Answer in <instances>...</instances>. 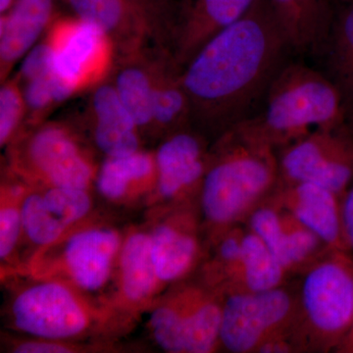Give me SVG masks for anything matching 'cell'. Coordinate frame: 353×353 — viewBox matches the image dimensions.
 I'll use <instances>...</instances> for the list:
<instances>
[{
  "instance_id": "cell-1",
  "label": "cell",
  "mask_w": 353,
  "mask_h": 353,
  "mask_svg": "<svg viewBox=\"0 0 353 353\" xmlns=\"http://www.w3.org/2000/svg\"><path fill=\"white\" fill-rule=\"evenodd\" d=\"M292 50L268 0H256L181 71L190 126L223 134L254 117Z\"/></svg>"
},
{
  "instance_id": "cell-2",
  "label": "cell",
  "mask_w": 353,
  "mask_h": 353,
  "mask_svg": "<svg viewBox=\"0 0 353 353\" xmlns=\"http://www.w3.org/2000/svg\"><path fill=\"white\" fill-rule=\"evenodd\" d=\"M279 182L276 150L234 127L217 139L209 154L201 188L204 219L224 233L248 220Z\"/></svg>"
},
{
  "instance_id": "cell-3",
  "label": "cell",
  "mask_w": 353,
  "mask_h": 353,
  "mask_svg": "<svg viewBox=\"0 0 353 353\" xmlns=\"http://www.w3.org/2000/svg\"><path fill=\"white\" fill-rule=\"evenodd\" d=\"M347 113L328 76L306 65L287 64L272 82L259 113L236 128L276 150L315 130L343 127Z\"/></svg>"
},
{
  "instance_id": "cell-4",
  "label": "cell",
  "mask_w": 353,
  "mask_h": 353,
  "mask_svg": "<svg viewBox=\"0 0 353 353\" xmlns=\"http://www.w3.org/2000/svg\"><path fill=\"white\" fill-rule=\"evenodd\" d=\"M303 273L292 331L296 352H334L353 319V252L329 248Z\"/></svg>"
},
{
  "instance_id": "cell-5",
  "label": "cell",
  "mask_w": 353,
  "mask_h": 353,
  "mask_svg": "<svg viewBox=\"0 0 353 353\" xmlns=\"http://www.w3.org/2000/svg\"><path fill=\"white\" fill-rule=\"evenodd\" d=\"M14 171L46 188L88 190L97 170L75 131L59 122L34 125L14 146Z\"/></svg>"
},
{
  "instance_id": "cell-6",
  "label": "cell",
  "mask_w": 353,
  "mask_h": 353,
  "mask_svg": "<svg viewBox=\"0 0 353 353\" xmlns=\"http://www.w3.org/2000/svg\"><path fill=\"white\" fill-rule=\"evenodd\" d=\"M299 313V292L284 285L224 296L220 347L233 353H259L274 339L290 336Z\"/></svg>"
},
{
  "instance_id": "cell-7",
  "label": "cell",
  "mask_w": 353,
  "mask_h": 353,
  "mask_svg": "<svg viewBox=\"0 0 353 353\" xmlns=\"http://www.w3.org/2000/svg\"><path fill=\"white\" fill-rule=\"evenodd\" d=\"M224 296L208 285H187L154 309V341L171 353H210L220 347Z\"/></svg>"
},
{
  "instance_id": "cell-8",
  "label": "cell",
  "mask_w": 353,
  "mask_h": 353,
  "mask_svg": "<svg viewBox=\"0 0 353 353\" xmlns=\"http://www.w3.org/2000/svg\"><path fill=\"white\" fill-rule=\"evenodd\" d=\"M10 315L19 331L51 341L82 336L97 317L76 287L55 279H43L21 290L14 296Z\"/></svg>"
},
{
  "instance_id": "cell-9",
  "label": "cell",
  "mask_w": 353,
  "mask_h": 353,
  "mask_svg": "<svg viewBox=\"0 0 353 353\" xmlns=\"http://www.w3.org/2000/svg\"><path fill=\"white\" fill-rule=\"evenodd\" d=\"M50 46L58 80L72 95L94 88L115 66L117 50L101 28L77 17H59L48 27Z\"/></svg>"
},
{
  "instance_id": "cell-10",
  "label": "cell",
  "mask_w": 353,
  "mask_h": 353,
  "mask_svg": "<svg viewBox=\"0 0 353 353\" xmlns=\"http://www.w3.org/2000/svg\"><path fill=\"white\" fill-rule=\"evenodd\" d=\"M280 182L312 183L343 197L353 180V137L343 127L315 130L282 148Z\"/></svg>"
},
{
  "instance_id": "cell-11",
  "label": "cell",
  "mask_w": 353,
  "mask_h": 353,
  "mask_svg": "<svg viewBox=\"0 0 353 353\" xmlns=\"http://www.w3.org/2000/svg\"><path fill=\"white\" fill-rule=\"evenodd\" d=\"M256 0H178L161 50L182 71L209 39L243 17Z\"/></svg>"
},
{
  "instance_id": "cell-12",
  "label": "cell",
  "mask_w": 353,
  "mask_h": 353,
  "mask_svg": "<svg viewBox=\"0 0 353 353\" xmlns=\"http://www.w3.org/2000/svg\"><path fill=\"white\" fill-rule=\"evenodd\" d=\"M246 222L288 274L303 273L329 250L314 232L270 196L252 211Z\"/></svg>"
},
{
  "instance_id": "cell-13",
  "label": "cell",
  "mask_w": 353,
  "mask_h": 353,
  "mask_svg": "<svg viewBox=\"0 0 353 353\" xmlns=\"http://www.w3.org/2000/svg\"><path fill=\"white\" fill-rule=\"evenodd\" d=\"M122 243L120 234L109 228L77 232L62 246L60 270L77 289L97 292L108 284Z\"/></svg>"
},
{
  "instance_id": "cell-14",
  "label": "cell",
  "mask_w": 353,
  "mask_h": 353,
  "mask_svg": "<svg viewBox=\"0 0 353 353\" xmlns=\"http://www.w3.org/2000/svg\"><path fill=\"white\" fill-rule=\"evenodd\" d=\"M209 154L204 137L192 126L168 134L155 153L160 196L178 199L201 190Z\"/></svg>"
},
{
  "instance_id": "cell-15",
  "label": "cell",
  "mask_w": 353,
  "mask_h": 353,
  "mask_svg": "<svg viewBox=\"0 0 353 353\" xmlns=\"http://www.w3.org/2000/svg\"><path fill=\"white\" fill-rule=\"evenodd\" d=\"M270 199L314 232L327 248L350 250L343 228L341 197L312 183L279 182Z\"/></svg>"
},
{
  "instance_id": "cell-16",
  "label": "cell",
  "mask_w": 353,
  "mask_h": 353,
  "mask_svg": "<svg viewBox=\"0 0 353 353\" xmlns=\"http://www.w3.org/2000/svg\"><path fill=\"white\" fill-rule=\"evenodd\" d=\"M77 17L92 23L112 39L118 54L145 48L153 41L150 18L134 0H66Z\"/></svg>"
},
{
  "instance_id": "cell-17",
  "label": "cell",
  "mask_w": 353,
  "mask_h": 353,
  "mask_svg": "<svg viewBox=\"0 0 353 353\" xmlns=\"http://www.w3.org/2000/svg\"><path fill=\"white\" fill-rule=\"evenodd\" d=\"M87 112L95 145L106 157H127L139 152L141 132L112 83L94 88Z\"/></svg>"
},
{
  "instance_id": "cell-18",
  "label": "cell",
  "mask_w": 353,
  "mask_h": 353,
  "mask_svg": "<svg viewBox=\"0 0 353 353\" xmlns=\"http://www.w3.org/2000/svg\"><path fill=\"white\" fill-rule=\"evenodd\" d=\"M143 48L118 54L113 69V85L118 97L131 114L141 134H152L154 94V52Z\"/></svg>"
},
{
  "instance_id": "cell-19",
  "label": "cell",
  "mask_w": 353,
  "mask_h": 353,
  "mask_svg": "<svg viewBox=\"0 0 353 353\" xmlns=\"http://www.w3.org/2000/svg\"><path fill=\"white\" fill-rule=\"evenodd\" d=\"M288 275L268 246L246 228L240 255L220 274L218 289L223 296L263 292L285 285Z\"/></svg>"
},
{
  "instance_id": "cell-20",
  "label": "cell",
  "mask_w": 353,
  "mask_h": 353,
  "mask_svg": "<svg viewBox=\"0 0 353 353\" xmlns=\"http://www.w3.org/2000/svg\"><path fill=\"white\" fill-rule=\"evenodd\" d=\"M54 0H16L0 18V80L6 82L14 65L24 57L52 22Z\"/></svg>"
},
{
  "instance_id": "cell-21",
  "label": "cell",
  "mask_w": 353,
  "mask_h": 353,
  "mask_svg": "<svg viewBox=\"0 0 353 353\" xmlns=\"http://www.w3.org/2000/svg\"><path fill=\"white\" fill-rule=\"evenodd\" d=\"M290 48L320 50L334 14V0H268Z\"/></svg>"
},
{
  "instance_id": "cell-22",
  "label": "cell",
  "mask_w": 353,
  "mask_h": 353,
  "mask_svg": "<svg viewBox=\"0 0 353 353\" xmlns=\"http://www.w3.org/2000/svg\"><path fill=\"white\" fill-rule=\"evenodd\" d=\"M185 216L162 223L150 234L153 262L161 285L187 275L199 256L194 223Z\"/></svg>"
},
{
  "instance_id": "cell-23",
  "label": "cell",
  "mask_w": 353,
  "mask_h": 353,
  "mask_svg": "<svg viewBox=\"0 0 353 353\" xmlns=\"http://www.w3.org/2000/svg\"><path fill=\"white\" fill-rule=\"evenodd\" d=\"M190 126V103L181 80V70L159 50L155 57L152 134L168 136Z\"/></svg>"
},
{
  "instance_id": "cell-24",
  "label": "cell",
  "mask_w": 353,
  "mask_h": 353,
  "mask_svg": "<svg viewBox=\"0 0 353 353\" xmlns=\"http://www.w3.org/2000/svg\"><path fill=\"white\" fill-rule=\"evenodd\" d=\"M157 157L139 152L123 157H106L97 170V190L109 201H122L132 192L157 185Z\"/></svg>"
},
{
  "instance_id": "cell-25",
  "label": "cell",
  "mask_w": 353,
  "mask_h": 353,
  "mask_svg": "<svg viewBox=\"0 0 353 353\" xmlns=\"http://www.w3.org/2000/svg\"><path fill=\"white\" fill-rule=\"evenodd\" d=\"M120 289L127 303H145L160 287L150 234L136 232L123 241L119 253Z\"/></svg>"
},
{
  "instance_id": "cell-26",
  "label": "cell",
  "mask_w": 353,
  "mask_h": 353,
  "mask_svg": "<svg viewBox=\"0 0 353 353\" xmlns=\"http://www.w3.org/2000/svg\"><path fill=\"white\" fill-rule=\"evenodd\" d=\"M323 46L328 77L340 90L347 110L353 109V0H345L334 10Z\"/></svg>"
},
{
  "instance_id": "cell-27",
  "label": "cell",
  "mask_w": 353,
  "mask_h": 353,
  "mask_svg": "<svg viewBox=\"0 0 353 353\" xmlns=\"http://www.w3.org/2000/svg\"><path fill=\"white\" fill-rule=\"evenodd\" d=\"M23 232L39 246L55 245L68 227L46 208L41 192H26L22 204Z\"/></svg>"
},
{
  "instance_id": "cell-28",
  "label": "cell",
  "mask_w": 353,
  "mask_h": 353,
  "mask_svg": "<svg viewBox=\"0 0 353 353\" xmlns=\"http://www.w3.org/2000/svg\"><path fill=\"white\" fill-rule=\"evenodd\" d=\"M27 190L22 185L4 187L1 192L0 208V257L6 260L10 256L19 241L23 231L21 204Z\"/></svg>"
},
{
  "instance_id": "cell-29",
  "label": "cell",
  "mask_w": 353,
  "mask_h": 353,
  "mask_svg": "<svg viewBox=\"0 0 353 353\" xmlns=\"http://www.w3.org/2000/svg\"><path fill=\"white\" fill-rule=\"evenodd\" d=\"M41 194L46 208L68 228L85 217L92 208L87 190L46 188Z\"/></svg>"
},
{
  "instance_id": "cell-30",
  "label": "cell",
  "mask_w": 353,
  "mask_h": 353,
  "mask_svg": "<svg viewBox=\"0 0 353 353\" xmlns=\"http://www.w3.org/2000/svg\"><path fill=\"white\" fill-rule=\"evenodd\" d=\"M0 90V145H7L26 119V104L17 78L7 79Z\"/></svg>"
},
{
  "instance_id": "cell-31",
  "label": "cell",
  "mask_w": 353,
  "mask_h": 353,
  "mask_svg": "<svg viewBox=\"0 0 353 353\" xmlns=\"http://www.w3.org/2000/svg\"><path fill=\"white\" fill-rule=\"evenodd\" d=\"M150 18L153 29V41L157 46L163 43L168 26L178 0H134Z\"/></svg>"
},
{
  "instance_id": "cell-32",
  "label": "cell",
  "mask_w": 353,
  "mask_h": 353,
  "mask_svg": "<svg viewBox=\"0 0 353 353\" xmlns=\"http://www.w3.org/2000/svg\"><path fill=\"white\" fill-rule=\"evenodd\" d=\"M18 353H63L76 352V348L65 343L64 341H51L37 339L36 341H25L14 347Z\"/></svg>"
},
{
  "instance_id": "cell-33",
  "label": "cell",
  "mask_w": 353,
  "mask_h": 353,
  "mask_svg": "<svg viewBox=\"0 0 353 353\" xmlns=\"http://www.w3.org/2000/svg\"><path fill=\"white\" fill-rule=\"evenodd\" d=\"M341 211L345 236L348 245L353 252V180L347 192L341 197Z\"/></svg>"
},
{
  "instance_id": "cell-34",
  "label": "cell",
  "mask_w": 353,
  "mask_h": 353,
  "mask_svg": "<svg viewBox=\"0 0 353 353\" xmlns=\"http://www.w3.org/2000/svg\"><path fill=\"white\" fill-rule=\"evenodd\" d=\"M336 353H353V319L350 328L348 330L345 338L336 347Z\"/></svg>"
},
{
  "instance_id": "cell-35",
  "label": "cell",
  "mask_w": 353,
  "mask_h": 353,
  "mask_svg": "<svg viewBox=\"0 0 353 353\" xmlns=\"http://www.w3.org/2000/svg\"><path fill=\"white\" fill-rule=\"evenodd\" d=\"M15 1L16 0H0V12L1 14L6 13L13 6Z\"/></svg>"
},
{
  "instance_id": "cell-36",
  "label": "cell",
  "mask_w": 353,
  "mask_h": 353,
  "mask_svg": "<svg viewBox=\"0 0 353 353\" xmlns=\"http://www.w3.org/2000/svg\"><path fill=\"white\" fill-rule=\"evenodd\" d=\"M352 131H353V115H352Z\"/></svg>"
}]
</instances>
